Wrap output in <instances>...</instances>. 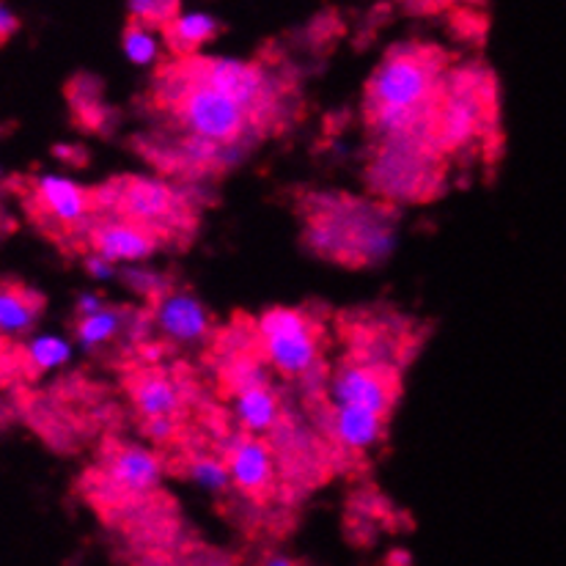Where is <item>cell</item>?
Listing matches in <instances>:
<instances>
[{"instance_id":"6da1fadb","label":"cell","mask_w":566,"mask_h":566,"mask_svg":"<svg viewBox=\"0 0 566 566\" xmlns=\"http://www.w3.org/2000/svg\"><path fill=\"white\" fill-rule=\"evenodd\" d=\"M443 61L434 50L401 44L382 59L371 75L366 99L377 133L394 140H421L432 124V102L438 96Z\"/></svg>"},{"instance_id":"7a4b0ae2","label":"cell","mask_w":566,"mask_h":566,"mask_svg":"<svg viewBox=\"0 0 566 566\" xmlns=\"http://www.w3.org/2000/svg\"><path fill=\"white\" fill-rule=\"evenodd\" d=\"M256 336L264 360L281 377H305L319 364V331L300 308L279 305L264 311L256 319Z\"/></svg>"},{"instance_id":"3957f363","label":"cell","mask_w":566,"mask_h":566,"mask_svg":"<svg viewBox=\"0 0 566 566\" xmlns=\"http://www.w3.org/2000/svg\"><path fill=\"white\" fill-rule=\"evenodd\" d=\"M177 81V88L168 94V99H171L174 113H177L179 124L188 129L190 138H201L218 146L240 144L242 135L248 133L251 116L229 96L192 81L188 72Z\"/></svg>"},{"instance_id":"277c9868","label":"cell","mask_w":566,"mask_h":566,"mask_svg":"<svg viewBox=\"0 0 566 566\" xmlns=\"http://www.w3.org/2000/svg\"><path fill=\"white\" fill-rule=\"evenodd\" d=\"M192 81L212 92L229 96L231 102L242 107L248 116H256L270 99V81L262 66L251 64L245 59H231V55H207V59L192 61L190 70H185Z\"/></svg>"},{"instance_id":"5b68a950","label":"cell","mask_w":566,"mask_h":566,"mask_svg":"<svg viewBox=\"0 0 566 566\" xmlns=\"http://www.w3.org/2000/svg\"><path fill=\"white\" fill-rule=\"evenodd\" d=\"M105 190H111L113 207L122 209L124 220L149 231L168 226L179 212L177 192L163 179H122V182L107 185Z\"/></svg>"},{"instance_id":"8992f818","label":"cell","mask_w":566,"mask_h":566,"mask_svg":"<svg viewBox=\"0 0 566 566\" xmlns=\"http://www.w3.org/2000/svg\"><path fill=\"white\" fill-rule=\"evenodd\" d=\"M327 394H331L333 407H360V410H371L377 416H388L390 401H394V385L377 366L366 364V360H353L333 371Z\"/></svg>"},{"instance_id":"52a82bcc","label":"cell","mask_w":566,"mask_h":566,"mask_svg":"<svg viewBox=\"0 0 566 566\" xmlns=\"http://www.w3.org/2000/svg\"><path fill=\"white\" fill-rule=\"evenodd\" d=\"M151 325L174 344H198L212 331V311L198 294L168 289L155 300Z\"/></svg>"},{"instance_id":"ba28073f","label":"cell","mask_w":566,"mask_h":566,"mask_svg":"<svg viewBox=\"0 0 566 566\" xmlns=\"http://www.w3.org/2000/svg\"><path fill=\"white\" fill-rule=\"evenodd\" d=\"M88 242H92V253L105 256L107 262L118 264V268H140L155 256L157 245H160L155 231L129 223L124 218L96 223L88 234Z\"/></svg>"},{"instance_id":"9c48e42d","label":"cell","mask_w":566,"mask_h":566,"mask_svg":"<svg viewBox=\"0 0 566 566\" xmlns=\"http://www.w3.org/2000/svg\"><path fill=\"white\" fill-rule=\"evenodd\" d=\"M226 465H229L231 486L245 495H262L275 481L273 446L262 438L240 434L226 446Z\"/></svg>"},{"instance_id":"30bf717a","label":"cell","mask_w":566,"mask_h":566,"mask_svg":"<svg viewBox=\"0 0 566 566\" xmlns=\"http://www.w3.org/2000/svg\"><path fill=\"white\" fill-rule=\"evenodd\" d=\"M33 196H36L39 207L61 226L83 223L92 209L88 190L64 174H39L33 182Z\"/></svg>"},{"instance_id":"8fae6325","label":"cell","mask_w":566,"mask_h":566,"mask_svg":"<svg viewBox=\"0 0 566 566\" xmlns=\"http://www.w3.org/2000/svg\"><path fill=\"white\" fill-rule=\"evenodd\" d=\"M105 475L116 490L144 495L163 481V462L146 446H122L107 462Z\"/></svg>"},{"instance_id":"7c38bea8","label":"cell","mask_w":566,"mask_h":566,"mask_svg":"<svg viewBox=\"0 0 566 566\" xmlns=\"http://www.w3.org/2000/svg\"><path fill=\"white\" fill-rule=\"evenodd\" d=\"M231 416L240 423V429L251 438H264L281 427L283 407L281 396L275 394L273 385H251V388L234 390L231 399Z\"/></svg>"},{"instance_id":"4fadbf2b","label":"cell","mask_w":566,"mask_h":566,"mask_svg":"<svg viewBox=\"0 0 566 566\" xmlns=\"http://www.w3.org/2000/svg\"><path fill=\"white\" fill-rule=\"evenodd\" d=\"M331 434L342 449L369 451L382 440L385 416L360 410V407H333Z\"/></svg>"},{"instance_id":"5bb4252c","label":"cell","mask_w":566,"mask_h":566,"mask_svg":"<svg viewBox=\"0 0 566 566\" xmlns=\"http://www.w3.org/2000/svg\"><path fill=\"white\" fill-rule=\"evenodd\" d=\"M133 401L146 421L174 418L182 407L179 385L166 375H144L133 385Z\"/></svg>"},{"instance_id":"9a60e30c","label":"cell","mask_w":566,"mask_h":566,"mask_svg":"<svg viewBox=\"0 0 566 566\" xmlns=\"http://www.w3.org/2000/svg\"><path fill=\"white\" fill-rule=\"evenodd\" d=\"M220 33V20L212 11L179 9V14L168 22V42L177 53L190 55L203 44L214 42Z\"/></svg>"},{"instance_id":"2e32d148","label":"cell","mask_w":566,"mask_h":566,"mask_svg":"<svg viewBox=\"0 0 566 566\" xmlns=\"http://www.w3.org/2000/svg\"><path fill=\"white\" fill-rule=\"evenodd\" d=\"M36 294L22 286H0V336H25L39 319Z\"/></svg>"},{"instance_id":"e0dca14e","label":"cell","mask_w":566,"mask_h":566,"mask_svg":"<svg viewBox=\"0 0 566 566\" xmlns=\"http://www.w3.org/2000/svg\"><path fill=\"white\" fill-rule=\"evenodd\" d=\"M72 355H75V347L61 333H39L25 344V360L33 371L64 369Z\"/></svg>"},{"instance_id":"ac0fdd59","label":"cell","mask_w":566,"mask_h":566,"mask_svg":"<svg viewBox=\"0 0 566 566\" xmlns=\"http://www.w3.org/2000/svg\"><path fill=\"white\" fill-rule=\"evenodd\" d=\"M124 327H127V314L113 308V305H107V308L99 311V314L86 316V319L77 322L75 338L83 349L94 353V349L105 347V344H111L113 338L122 336Z\"/></svg>"},{"instance_id":"d6986e66","label":"cell","mask_w":566,"mask_h":566,"mask_svg":"<svg viewBox=\"0 0 566 566\" xmlns=\"http://www.w3.org/2000/svg\"><path fill=\"white\" fill-rule=\"evenodd\" d=\"M122 53L138 70L155 66L163 55V39L160 31L144 22H129L122 31Z\"/></svg>"},{"instance_id":"ffe728a7","label":"cell","mask_w":566,"mask_h":566,"mask_svg":"<svg viewBox=\"0 0 566 566\" xmlns=\"http://www.w3.org/2000/svg\"><path fill=\"white\" fill-rule=\"evenodd\" d=\"M475 124H479V105H475L473 94H457L449 96L443 105V138L449 140H468L473 135Z\"/></svg>"},{"instance_id":"44dd1931","label":"cell","mask_w":566,"mask_h":566,"mask_svg":"<svg viewBox=\"0 0 566 566\" xmlns=\"http://www.w3.org/2000/svg\"><path fill=\"white\" fill-rule=\"evenodd\" d=\"M188 479L198 490L209 492V495H223L226 490L231 486V475H229V465H226L223 457H192L188 465Z\"/></svg>"},{"instance_id":"7402d4cb","label":"cell","mask_w":566,"mask_h":566,"mask_svg":"<svg viewBox=\"0 0 566 566\" xmlns=\"http://www.w3.org/2000/svg\"><path fill=\"white\" fill-rule=\"evenodd\" d=\"M127 11L133 14V22L160 28L168 25V22L179 14V6L163 3V0H133V3H127Z\"/></svg>"},{"instance_id":"603a6c76","label":"cell","mask_w":566,"mask_h":566,"mask_svg":"<svg viewBox=\"0 0 566 566\" xmlns=\"http://www.w3.org/2000/svg\"><path fill=\"white\" fill-rule=\"evenodd\" d=\"M86 273L92 275L94 281L111 283V281H116L118 264L107 262L105 256H96V253H92V256H86Z\"/></svg>"},{"instance_id":"cb8c5ba5","label":"cell","mask_w":566,"mask_h":566,"mask_svg":"<svg viewBox=\"0 0 566 566\" xmlns=\"http://www.w3.org/2000/svg\"><path fill=\"white\" fill-rule=\"evenodd\" d=\"M75 308H77V316H81V319H86V316H94V314H99V311H105L107 303L99 292H81L77 294Z\"/></svg>"},{"instance_id":"d4e9b609","label":"cell","mask_w":566,"mask_h":566,"mask_svg":"<svg viewBox=\"0 0 566 566\" xmlns=\"http://www.w3.org/2000/svg\"><path fill=\"white\" fill-rule=\"evenodd\" d=\"M17 28H20V20H17L14 11H11L9 6L0 3V42H6Z\"/></svg>"},{"instance_id":"484cf974","label":"cell","mask_w":566,"mask_h":566,"mask_svg":"<svg viewBox=\"0 0 566 566\" xmlns=\"http://www.w3.org/2000/svg\"><path fill=\"white\" fill-rule=\"evenodd\" d=\"M146 429H149V438L168 440L174 434V418H157V421H146Z\"/></svg>"},{"instance_id":"4316f807","label":"cell","mask_w":566,"mask_h":566,"mask_svg":"<svg viewBox=\"0 0 566 566\" xmlns=\"http://www.w3.org/2000/svg\"><path fill=\"white\" fill-rule=\"evenodd\" d=\"M262 566H297V564H294V558L283 556V553H275V556H270Z\"/></svg>"}]
</instances>
